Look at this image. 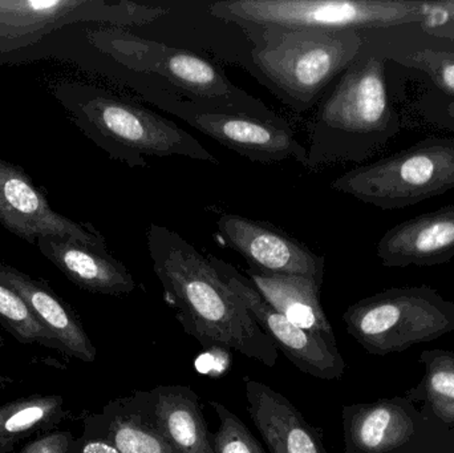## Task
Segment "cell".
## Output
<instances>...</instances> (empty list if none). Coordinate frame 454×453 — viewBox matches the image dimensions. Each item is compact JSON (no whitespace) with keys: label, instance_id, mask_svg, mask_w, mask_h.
Segmentation results:
<instances>
[{"label":"cell","instance_id":"cell-1","mask_svg":"<svg viewBox=\"0 0 454 453\" xmlns=\"http://www.w3.org/2000/svg\"><path fill=\"white\" fill-rule=\"evenodd\" d=\"M146 244L165 300L176 309V318L189 335L204 348H230L266 367L277 364V346L207 255L159 223L149 225Z\"/></svg>","mask_w":454,"mask_h":453},{"label":"cell","instance_id":"cell-2","mask_svg":"<svg viewBox=\"0 0 454 453\" xmlns=\"http://www.w3.org/2000/svg\"><path fill=\"white\" fill-rule=\"evenodd\" d=\"M397 129L399 119L387 90L386 60L367 32L359 55L317 105L309 127L306 169L362 161Z\"/></svg>","mask_w":454,"mask_h":453},{"label":"cell","instance_id":"cell-3","mask_svg":"<svg viewBox=\"0 0 454 453\" xmlns=\"http://www.w3.org/2000/svg\"><path fill=\"white\" fill-rule=\"evenodd\" d=\"M52 92L88 138L129 168H145L146 157L180 156L215 165L220 162L176 122L106 88L60 82L53 85Z\"/></svg>","mask_w":454,"mask_h":453},{"label":"cell","instance_id":"cell-4","mask_svg":"<svg viewBox=\"0 0 454 453\" xmlns=\"http://www.w3.org/2000/svg\"><path fill=\"white\" fill-rule=\"evenodd\" d=\"M87 36L96 50L122 68L136 76L154 80L197 106L290 125L263 101L237 87L221 66L192 51L112 27L90 29Z\"/></svg>","mask_w":454,"mask_h":453},{"label":"cell","instance_id":"cell-5","mask_svg":"<svg viewBox=\"0 0 454 453\" xmlns=\"http://www.w3.org/2000/svg\"><path fill=\"white\" fill-rule=\"evenodd\" d=\"M253 43L254 71L286 105L301 113L322 100L333 80L351 66L365 34L317 29H242Z\"/></svg>","mask_w":454,"mask_h":453},{"label":"cell","instance_id":"cell-6","mask_svg":"<svg viewBox=\"0 0 454 453\" xmlns=\"http://www.w3.org/2000/svg\"><path fill=\"white\" fill-rule=\"evenodd\" d=\"M209 13L240 29L372 32L402 24L434 28L444 20L439 2L411 0H225Z\"/></svg>","mask_w":454,"mask_h":453},{"label":"cell","instance_id":"cell-7","mask_svg":"<svg viewBox=\"0 0 454 453\" xmlns=\"http://www.w3.org/2000/svg\"><path fill=\"white\" fill-rule=\"evenodd\" d=\"M331 186L383 210L404 209L442 196L454 189V138H424L404 151L348 170Z\"/></svg>","mask_w":454,"mask_h":453},{"label":"cell","instance_id":"cell-8","mask_svg":"<svg viewBox=\"0 0 454 453\" xmlns=\"http://www.w3.org/2000/svg\"><path fill=\"white\" fill-rule=\"evenodd\" d=\"M343 321L364 350L386 356L454 332V303L429 286L394 287L349 306Z\"/></svg>","mask_w":454,"mask_h":453},{"label":"cell","instance_id":"cell-9","mask_svg":"<svg viewBox=\"0 0 454 453\" xmlns=\"http://www.w3.org/2000/svg\"><path fill=\"white\" fill-rule=\"evenodd\" d=\"M137 90L152 103L185 120L202 135L250 161L271 164L291 160L307 167L309 151L299 143L290 125L201 108L168 88L138 76Z\"/></svg>","mask_w":454,"mask_h":453},{"label":"cell","instance_id":"cell-10","mask_svg":"<svg viewBox=\"0 0 454 453\" xmlns=\"http://www.w3.org/2000/svg\"><path fill=\"white\" fill-rule=\"evenodd\" d=\"M165 13V8L128 0H0V53L34 44L69 24L125 28L153 23Z\"/></svg>","mask_w":454,"mask_h":453},{"label":"cell","instance_id":"cell-11","mask_svg":"<svg viewBox=\"0 0 454 453\" xmlns=\"http://www.w3.org/2000/svg\"><path fill=\"white\" fill-rule=\"evenodd\" d=\"M227 286L235 293L263 330L264 334L285 354L286 358L304 374L323 380H339L346 372L347 364L340 351L319 335L312 334L288 321L264 301L247 277L234 266L207 254Z\"/></svg>","mask_w":454,"mask_h":453},{"label":"cell","instance_id":"cell-12","mask_svg":"<svg viewBox=\"0 0 454 453\" xmlns=\"http://www.w3.org/2000/svg\"><path fill=\"white\" fill-rule=\"evenodd\" d=\"M0 225L28 244L43 237H64L108 250L106 238L90 223H77L51 207L26 170L0 159Z\"/></svg>","mask_w":454,"mask_h":453},{"label":"cell","instance_id":"cell-13","mask_svg":"<svg viewBox=\"0 0 454 453\" xmlns=\"http://www.w3.org/2000/svg\"><path fill=\"white\" fill-rule=\"evenodd\" d=\"M218 239L245 258L248 269L279 276H301L323 284L325 255L317 254L287 231L242 215H221Z\"/></svg>","mask_w":454,"mask_h":453},{"label":"cell","instance_id":"cell-14","mask_svg":"<svg viewBox=\"0 0 454 453\" xmlns=\"http://www.w3.org/2000/svg\"><path fill=\"white\" fill-rule=\"evenodd\" d=\"M144 422L177 453H215L200 398L188 386H157L129 396Z\"/></svg>","mask_w":454,"mask_h":453},{"label":"cell","instance_id":"cell-15","mask_svg":"<svg viewBox=\"0 0 454 453\" xmlns=\"http://www.w3.org/2000/svg\"><path fill=\"white\" fill-rule=\"evenodd\" d=\"M386 268H429L454 260V204L397 223L376 245Z\"/></svg>","mask_w":454,"mask_h":453},{"label":"cell","instance_id":"cell-16","mask_svg":"<svg viewBox=\"0 0 454 453\" xmlns=\"http://www.w3.org/2000/svg\"><path fill=\"white\" fill-rule=\"evenodd\" d=\"M418 417L399 398L343 407L344 453L399 452L418 433Z\"/></svg>","mask_w":454,"mask_h":453},{"label":"cell","instance_id":"cell-17","mask_svg":"<svg viewBox=\"0 0 454 453\" xmlns=\"http://www.w3.org/2000/svg\"><path fill=\"white\" fill-rule=\"evenodd\" d=\"M247 412L269 453H328L319 428L282 394L258 380L243 378Z\"/></svg>","mask_w":454,"mask_h":453},{"label":"cell","instance_id":"cell-18","mask_svg":"<svg viewBox=\"0 0 454 453\" xmlns=\"http://www.w3.org/2000/svg\"><path fill=\"white\" fill-rule=\"evenodd\" d=\"M37 247L72 284L93 294L119 295L135 292V278L108 250L64 237H43Z\"/></svg>","mask_w":454,"mask_h":453},{"label":"cell","instance_id":"cell-19","mask_svg":"<svg viewBox=\"0 0 454 453\" xmlns=\"http://www.w3.org/2000/svg\"><path fill=\"white\" fill-rule=\"evenodd\" d=\"M0 282L23 298L37 321L59 340L63 354L92 363L98 350L74 311L40 279L0 261Z\"/></svg>","mask_w":454,"mask_h":453},{"label":"cell","instance_id":"cell-20","mask_svg":"<svg viewBox=\"0 0 454 453\" xmlns=\"http://www.w3.org/2000/svg\"><path fill=\"white\" fill-rule=\"evenodd\" d=\"M247 278L271 308L299 329L319 335L338 348L335 332L320 302V282L301 276H279L248 269Z\"/></svg>","mask_w":454,"mask_h":453},{"label":"cell","instance_id":"cell-21","mask_svg":"<svg viewBox=\"0 0 454 453\" xmlns=\"http://www.w3.org/2000/svg\"><path fill=\"white\" fill-rule=\"evenodd\" d=\"M84 430L106 439L121 453H177L144 422L129 396L109 402L100 414L87 415Z\"/></svg>","mask_w":454,"mask_h":453},{"label":"cell","instance_id":"cell-22","mask_svg":"<svg viewBox=\"0 0 454 453\" xmlns=\"http://www.w3.org/2000/svg\"><path fill=\"white\" fill-rule=\"evenodd\" d=\"M61 395H29L0 406V453H11L24 439L55 430L68 417Z\"/></svg>","mask_w":454,"mask_h":453},{"label":"cell","instance_id":"cell-23","mask_svg":"<svg viewBox=\"0 0 454 453\" xmlns=\"http://www.w3.org/2000/svg\"><path fill=\"white\" fill-rule=\"evenodd\" d=\"M0 326L23 345H39L63 353L59 340L37 321L20 295L0 282Z\"/></svg>","mask_w":454,"mask_h":453},{"label":"cell","instance_id":"cell-24","mask_svg":"<svg viewBox=\"0 0 454 453\" xmlns=\"http://www.w3.org/2000/svg\"><path fill=\"white\" fill-rule=\"evenodd\" d=\"M424 395L431 411L445 423H454V354L424 351Z\"/></svg>","mask_w":454,"mask_h":453},{"label":"cell","instance_id":"cell-25","mask_svg":"<svg viewBox=\"0 0 454 453\" xmlns=\"http://www.w3.org/2000/svg\"><path fill=\"white\" fill-rule=\"evenodd\" d=\"M209 406L220 419V428L213 433L215 453H269L245 423L226 406L215 401H210Z\"/></svg>","mask_w":454,"mask_h":453},{"label":"cell","instance_id":"cell-26","mask_svg":"<svg viewBox=\"0 0 454 453\" xmlns=\"http://www.w3.org/2000/svg\"><path fill=\"white\" fill-rule=\"evenodd\" d=\"M394 60L408 68L426 74L442 92L454 96V50H421L404 56H394Z\"/></svg>","mask_w":454,"mask_h":453},{"label":"cell","instance_id":"cell-27","mask_svg":"<svg viewBox=\"0 0 454 453\" xmlns=\"http://www.w3.org/2000/svg\"><path fill=\"white\" fill-rule=\"evenodd\" d=\"M74 441L71 431H50L28 441L19 453H69Z\"/></svg>","mask_w":454,"mask_h":453},{"label":"cell","instance_id":"cell-28","mask_svg":"<svg viewBox=\"0 0 454 453\" xmlns=\"http://www.w3.org/2000/svg\"><path fill=\"white\" fill-rule=\"evenodd\" d=\"M69 453H121L106 439L85 431L80 438L74 439Z\"/></svg>","mask_w":454,"mask_h":453},{"label":"cell","instance_id":"cell-29","mask_svg":"<svg viewBox=\"0 0 454 453\" xmlns=\"http://www.w3.org/2000/svg\"><path fill=\"white\" fill-rule=\"evenodd\" d=\"M442 10L447 13V18L434 28L426 29L431 32L436 37H445V39H454V0H445L439 2Z\"/></svg>","mask_w":454,"mask_h":453},{"label":"cell","instance_id":"cell-30","mask_svg":"<svg viewBox=\"0 0 454 453\" xmlns=\"http://www.w3.org/2000/svg\"><path fill=\"white\" fill-rule=\"evenodd\" d=\"M8 383H12V379H11V378L4 377V375H0V390H2L5 385H8Z\"/></svg>","mask_w":454,"mask_h":453},{"label":"cell","instance_id":"cell-31","mask_svg":"<svg viewBox=\"0 0 454 453\" xmlns=\"http://www.w3.org/2000/svg\"><path fill=\"white\" fill-rule=\"evenodd\" d=\"M447 113H448V116L450 117V119L454 120V100L450 101V103L448 104Z\"/></svg>","mask_w":454,"mask_h":453},{"label":"cell","instance_id":"cell-32","mask_svg":"<svg viewBox=\"0 0 454 453\" xmlns=\"http://www.w3.org/2000/svg\"><path fill=\"white\" fill-rule=\"evenodd\" d=\"M3 345H4V338L0 335V348H2Z\"/></svg>","mask_w":454,"mask_h":453}]
</instances>
